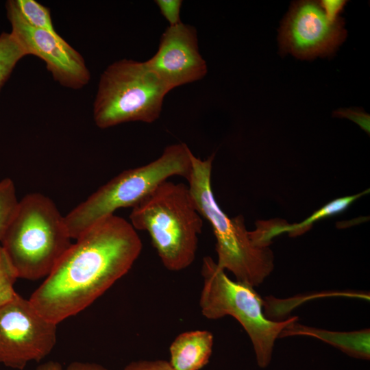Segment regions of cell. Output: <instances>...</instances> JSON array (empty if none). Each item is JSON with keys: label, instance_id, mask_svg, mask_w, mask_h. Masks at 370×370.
<instances>
[{"label": "cell", "instance_id": "cell-1", "mask_svg": "<svg viewBox=\"0 0 370 370\" xmlns=\"http://www.w3.org/2000/svg\"><path fill=\"white\" fill-rule=\"evenodd\" d=\"M75 240L29 299L57 325L86 308L125 275L143 248L131 223L114 214Z\"/></svg>", "mask_w": 370, "mask_h": 370}, {"label": "cell", "instance_id": "cell-2", "mask_svg": "<svg viewBox=\"0 0 370 370\" xmlns=\"http://www.w3.org/2000/svg\"><path fill=\"white\" fill-rule=\"evenodd\" d=\"M130 223L148 232L168 270L186 269L194 261L203 227L188 185L164 181L132 208Z\"/></svg>", "mask_w": 370, "mask_h": 370}, {"label": "cell", "instance_id": "cell-3", "mask_svg": "<svg viewBox=\"0 0 370 370\" xmlns=\"http://www.w3.org/2000/svg\"><path fill=\"white\" fill-rule=\"evenodd\" d=\"M18 278H46L72 244L64 217L38 193L24 196L0 242Z\"/></svg>", "mask_w": 370, "mask_h": 370}, {"label": "cell", "instance_id": "cell-4", "mask_svg": "<svg viewBox=\"0 0 370 370\" xmlns=\"http://www.w3.org/2000/svg\"><path fill=\"white\" fill-rule=\"evenodd\" d=\"M214 154L206 160L192 155V171L187 182L197 208L208 220L216 238L217 266L232 272L237 281L259 286L274 268L269 247L254 245L241 215L229 217L220 208L211 186Z\"/></svg>", "mask_w": 370, "mask_h": 370}, {"label": "cell", "instance_id": "cell-5", "mask_svg": "<svg viewBox=\"0 0 370 370\" xmlns=\"http://www.w3.org/2000/svg\"><path fill=\"white\" fill-rule=\"evenodd\" d=\"M192 155L185 143L173 144L166 147L155 160L121 172L64 216L69 236L76 239L116 210L133 208L171 177L187 180L192 171Z\"/></svg>", "mask_w": 370, "mask_h": 370}, {"label": "cell", "instance_id": "cell-6", "mask_svg": "<svg viewBox=\"0 0 370 370\" xmlns=\"http://www.w3.org/2000/svg\"><path fill=\"white\" fill-rule=\"evenodd\" d=\"M201 275L204 284L199 306L202 314L210 319L227 315L236 319L249 336L258 365L266 368L271 362L275 341L298 317L281 321L269 319L263 312L264 301L254 287L230 279L210 256L203 259Z\"/></svg>", "mask_w": 370, "mask_h": 370}, {"label": "cell", "instance_id": "cell-7", "mask_svg": "<svg viewBox=\"0 0 370 370\" xmlns=\"http://www.w3.org/2000/svg\"><path fill=\"white\" fill-rule=\"evenodd\" d=\"M169 92L145 62H115L101 75L93 104L95 123L101 129L130 121L153 123Z\"/></svg>", "mask_w": 370, "mask_h": 370}, {"label": "cell", "instance_id": "cell-8", "mask_svg": "<svg viewBox=\"0 0 370 370\" xmlns=\"http://www.w3.org/2000/svg\"><path fill=\"white\" fill-rule=\"evenodd\" d=\"M57 341V324L43 317L18 293L0 307V364L22 370L31 361L51 353Z\"/></svg>", "mask_w": 370, "mask_h": 370}, {"label": "cell", "instance_id": "cell-9", "mask_svg": "<svg viewBox=\"0 0 370 370\" xmlns=\"http://www.w3.org/2000/svg\"><path fill=\"white\" fill-rule=\"evenodd\" d=\"M346 36L343 18L332 21L319 1L305 0L292 4L282 22L278 40L282 53L312 59L333 54Z\"/></svg>", "mask_w": 370, "mask_h": 370}, {"label": "cell", "instance_id": "cell-10", "mask_svg": "<svg viewBox=\"0 0 370 370\" xmlns=\"http://www.w3.org/2000/svg\"><path fill=\"white\" fill-rule=\"evenodd\" d=\"M7 13L12 25L11 34L26 55H34L42 60L56 81L72 89L82 88L88 83L90 73L84 58L58 33L31 26L22 17L13 0L7 3Z\"/></svg>", "mask_w": 370, "mask_h": 370}, {"label": "cell", "instance_id": "cell-11", "mask_svg": "<svg viewBox=\"0 0 370 370\" xmlns=\"http://www.w3.org/2000/svg\"><path fill=\"white\" fill-rule=\"evenodd\" d=\"M145 62L169 91L200 80L208 72L199 51L196 29L182 22L165 29L158 51Z\"/></svg>", "mask_w": 370, "mask_h": 370}, {"label": "cell", "instance_id": "cell-12", "mask_svg": "<svg viewBox=\"0 0 370 370\" xmlns=\"http://www.w3.org/2000/svg\"><path fill=\"white\" fill-rule=\"evenodd\" d=\"M292 336H308L318 338L356 358L369 360L370 330L352 332L330 331L310 327L294 322L285 328L280 338Z\"/></svg>", "mask_w": 370, "mask_h": 370}, {"label": "cell", "instance_id": "cell-13", "mask_svg": "<svg viewBox=\"0 0 370 370\" xmlns=\"http://www.w3.org/2000/svg\"><path fill=\"white\" fill-rule=\"evenodd\" d=\"M213 335L207 330L179 334L170 346V365L175 370H199L209 361Z\"/></svg>", "mask_w": 370, "mask_h": 370}, {"label": "cell", "instance_id": "cell-14", "mask_svg": "<svg viewBox=\"0 0 370 370\" xmlns=\"http://www.w3.org/2000/svg\"><path fill=\"white\" fill-rule=\"evenodd\" d=\"M369 191V190H366L358 194L334 199L315 211L312 215L302 222L299 223L288 224L286 229V232H288L289 235L291 236L302 234L307 232L315 221L343 212L353 202L361 196L368 193Z\"/></svg>", "mask_w": 370, "mask_h": 370}, {"label": "cell", "instance_id": "cell-15", "mask_svg": "<svg viewBox=\"0 0 370 370\" xmlns=\"http://www.w3.org/2000/svg\"><path fill=\"white\" fill-rule=\"evenodd\" d=\"M27 56L11 33L0 35V89L17 62Z\"/></svg>", "mask_w": 370, "mask_h": 370}, {"label": "cell", "instance_id": "cell-16", "mask_svg": "<svg viewBox=\"0 0 370 370\" xmlns=\"http://www.w3.org/2000/svg\"><path fill=\"white\" fill-rule=\"evenodd\" d=\"M14 1L21 15L31 26L57 34L48 8L34 0H14Z\"/></svg>", "mask_w": 370, "mask_h": 370}, {"label": "cell", "instance_id": "cell-17", "mask_svg": "<svg viewBox=\"0 0 370 370\" xmlns=\"http://www.w3.org/2000/svg\"><path fill=\"white\" fill-rule=\"evenodd\" d=\"M18 200L10 178L0 182V242L15 213Z\"/></svg>", "mask_w": 370, "mask_h": 370}, {"label": "cell", "instance_id": "cell-18", "mask_svg": "<svg viewBox=\"0 0 370 370\" xmlns=\"http://www.w3.org/2000/svg\"><path fill=\"white\" fill-rule=\"evenodd\" d=\"M17 278L15 269L0 245V307L16 295L14 286Z\"/></svg>", "mask_w": 370, "mask_h": 370}, {"label": "cell", "instance_id": "cell-19", "mask_svg": "<svg viewBox=\"0 0 370 370\" xmlns=\"http://www.w3.org/2000/svg\"><path fill=\"white\" fill-rule=\"evenodd\" d=\"M287 224L286 221L281 219L258 221L256 223V229L249 232V235L255 246L268 247L274 236L284 233Z\"/></svg>", "mask_w": 370, "mask_h": 370}, {"label": "cell", "instance_id": "cell-20", "mask_svg": "<svg viewBox=\"0 0 370 370\" xmlns=\"http://www.w3.org/2000/svg\"><path fill=\"white\" fill-rule=\"evenodd\" d=\"M161 14L169 23V26H175L181 23L180 10L182 4L181 0H156Z\"/></svg>", "mask_w": 370, "mask_h": 370}, {"label": "cell", "instance_id": "cell-21", "mask_svg": "<svg viewBox=\"0 0 370 370\" xmlns=\"http://www.w3.org/2000/svg\"><path fill=\"white\" fill-rule=\"evenodd\" d=\"M334 115L351 119L369 133V114L358 109H339L334 112Z\"/></svg>", "mask_w": 370, "mask_h": 370}, {"label": "cell", "instance_id": "cell-22", "mask_svg": "<svg viewBox=\"0 0 370 370\" xmlns=\"http://www.w3.org/2000/svg\"><path fill=\"white\" fill-rule=\"evenodd\" d=\"M123 370H175L169 362L165 360H143L132 362Z\"/></svg>", "mask_w": 370, "mask_h": 370}, {"label": "cell", "instance_id": "cell-23", "mask_svg": "<svg viewBox=\"0 0 370 370\" xmlns=\"http://www.w3.org/2000/svg\"><path fill=\"white\" fill-rule=\"evenodd\" d=\"M319 2L328 18L334 21L340 17L338 14L343 9L347 1L343 0H322Z\"/></svg>", "mask_w": 370, "mask_h": 370}, {"label": "cell", "instance_id": "cell-24", "mask_svg": "<svg viewBox=\"0 0 370 370\" xmlns=\"http://www.w3.org/2000/svg\"><path fill=\"white\" fill-rule=\"evenodd\" d=\"M64 370H108L105 367L92 362H73Z\"/></svg>", "mask_w": 370, "mask_h": 370}, {"label": "cell", "instance_id": "cell-25", "mask_svg": "<svg viewBox=\"0 0 370 370\" xmlns=\"http://www.w3.org/2000/svg\"><path fill=\"white\" fill-rule=\"evenodd\" d=\"M36 370H62V368L58 362L50 360L39 365Z\"/></svg>", "mask_w": 370, "mask_h": 370}]
</instances>
